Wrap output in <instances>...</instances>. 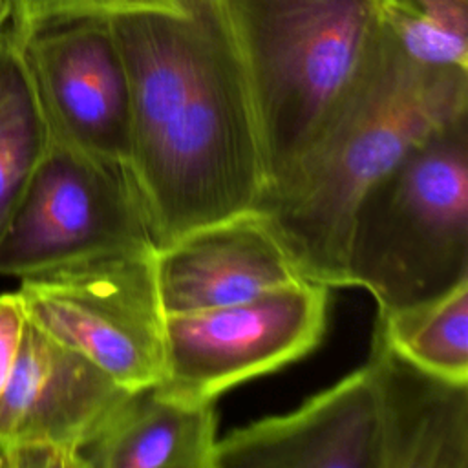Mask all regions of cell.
Wrapping results in <instances>:
<instances>
[{
	"label": "cell",
	"mask_w": 468,
	"mask_h": 468,
	"mask_svg": "<svg viewBox=\"0 0 468 468\" xmlns=\"http://www.w3.org/2000/svg\"><path fill=\"white\" fill-rule=\"evenodd\" d=\"M130 91L128 170L155 249L254 210L267 163L252 97L212 7L112 16Z\"/></svg>",
	"instance_id": "6da1fadb"
},
{
	"label": "cell",
	"mask_w": 468,
	"mask_h": 468,
	"mask_svg": "<svg viewBox=\"0 0 468 468\" xmlns=\"http://www.w3.org/2000/svg\"><path fill=\"white\" fill-rule=\"evenodd\" d=\"M466 115L468 69L419 66L384 27L254 210L303 278L347 287L346 243L356 201L413 146Z\"/></svg>",
	"instance_id": "7a4b0ae2"
},
{
	"label": "cell",
	"mask_w": 468,
	"mask_h": 468,
	"mask_svg": "<svg viewBox=\"0 0 468 468\" xmlns=\"http://www.w3.org/2000/svg\"><path fill=\"white\" fill-rule=\"evenodd\" d=\"M346 280L366 289L377 311L468 280V115L413 146L356 201Z\"/></svg>",
	"instance_id": "3957f363"
},
{
	"label": "cell",
	"mask_w": 468,
	"mask_h": 468,
	"mask_svg": "<svg viewBox=\"0 0 468 468\" xmlns=\"http://www.w3.org/2000/svg\"><path fill=\"white\" fill-rule=\"evenodd\" d=\"M256 110L267 183L298 154L382 35L377 0H210Z\"/></svg>",
	"instance_id": "277c9868"
},
{
	"label": "cell",
	"mask_w": 468,
	"mask_h": 468,
	"mask_svg": "<svg viewBox=\"0 0 468 468\" xmlns=\"http://www.w3.org/2000/svg\"><path fill=\"white\" fill-rule=\"evenodd\" d=\"M26 318L79 351L126 389L165 371V311L155 249H124L20 280Z\"/></svg>",
	"instance_id": "5b68a950"
},
{
	"label": "cell",
	"mask_w": 468,
	"mask_h": 468,
	"mask_svg": "<svg viewBox=\"0 0 468 468\" xmlns=\"http://www.w3.org/2000/svg\"><path fill=\"white\" fill-rule=\"evenodd\" d=\"M124 249H155L128 166L49 141L0 236V274L24 280Z\"/></svg>",
	"instance_id": "8992f818"
},
{
	"label": "cell",
	"mask_w": 468,
	"mask_h": 468,
	"mask_svg": "<svg viewBox=\"0 0 468 468\" xmlns=\"http://www.w3.org/2000/svg\"><path fill=\"white\" fill-rule=\"evenodd\" d=\"M327 305L329 287L303 278L238 303L165 314V371L155 388L174 399L214 402L313 351Z\"/></svg>",
	"instance_id": "52a82bcc"
},
{
	"label": "cell",
	"mask_w": 468,
	"mask_h": 468,
	"mask_svg": "<svg viewBox=\"0 0 468 468\" xmlns=\"http://www.w3.org/2000/svg\"><path fill=\"white\" fill-rule=\"evenodd\" d=\"M18 40L49 141L128 166L130 91L110 18L62 20Z\"/></svg>",
	"instance_id": "ba28073f"
},
{
	"label": "cell",
	"mask_w": 468,
	"mask_h": 468,
	"mask_svg": "<svg viewBox=\"0 0 468 468\" xmlns=\"http://www.w3.org/2000/svg\"><path fill=\"white\" fill-rule=\"evenodd\" d=\"M212 468H382L367 366L305 400L218 439Z\"/></svg>",
	"instance_id": "9c48e42d"
},
{
	"label": "cell",
	"mask_w": 468,
	"mask_h": 468,
	"mask_svg": "<svg viewBox=\"0 0 468 468\" xmlns=\"http://www.w3.org/2000/svg\"><path fill=\"white\" fill-rule=\"evenodd\" d=\"M126 391L95 362L26 318L13 371L0 391V444H48L79 457Z\"/></svg>",
	"instance_id": "30bf717a"
},
{
	"label": "cell",
	"mask_w": 468,
	"mask_h": 468,
	"mask_svg": "<svg viewBox=\"0 0 468 468\" xmlns=\"http://www.w3.org/2000/svg\"><path fill=\"white\" fill-rule=\"evenodd\" d=\"M155 278L165 314L223 307L303 280L256 210L201 225L157 249Z\"/></svg>",
	"instance_id": "8fae6325"
},
{
	"label": "cell",
	"mask_w": 468,
	"mask_h": 468,
	"mask_svg": "<svg viewBox=\"0 0 468 468\" xmlns=\"http://www.w3.org/2000/svg\"><path fill=\"white\" fill-rule=\"evenodd\" d=\"M382 444V468H468V382L431 373L375 329L366 360Z\"/></svg>",
	"instance_id": "7c38bea8"
},
{
	"label": "cell",
	"mask_w": 468,
	"mask_h": 468,
	"mask_svg": "<svg viewBox=\"0 0 468 468\" xmlns=\"http://www.w3.org/2000/svg\"><path fill=\"white\" fill-rule=\"evenodd\" d=\"M214 402L161 393L155 384L128 389L79 448L82 468H212Z\"/></svg>",
	"instance_id": "4fadbf2b"
},
{
	"label": "cell",
	"mask_w": 468,
	"mask_h": 468,
	"mask_svg": "<svg viewBox=\"0 0 468 468\" xmlns=\"http://www.w3.org/2000/svg\"><path fill=\"white\" fill-rule=\"evenodd\" d=\"M49 144L20 40L0 29V236Z\"/></svg>",
	"instance_id": "5bb4252c"
},
{
	"label": "cell",
	"mask_w": 468,
	"mask_h": 468,
	"mask_svg": "<svg viewBox=\"0 0 468 468\" xmlns=\"http://www.w3.org/2000/svg\"><path fill=\"white\" fill-rule=\"evenodd\" d=\"M375 329L413 364L468 382V280L391 311H377Z\"/></svg>",
	"instance_id": "9a60e30c"
},
{
	"label": "cell",
	"mask_w": 468,
	"mask_h": 468,
	"mask_svg": "<svg viewBox=\"0 0 468 468\" xmlns=\"http://www.w3.org/2000/svg\"><path fill=\"white\" fill-rule=\"evenodd\" d=\"M382 26L419 66L468 69V0H377Z\"/></svg>",
	"instance_id": "2e32d148"
},
{
	"label": "cell",
	"mask_w": 468,
	"mask_h": 468,
	"mask_svg": "<svg viewBox=\"0 0 468 468\" xmlns=\"http://www.w3.org/2000/svg\"><path fill=\"white\" fill-rule=\"evenodd\" d=\"M208 4L210 0H11L9 26L22 37L48 24L86 16L112 18L130 13L196 16Z\"/></svg>",
	"instance_id": "e0dca14e"
},
{
	"label": "cell",
	"mask_w": 468,
	"mask_h": 468,
	"mask_svg": "<svg viewBox=\"0 0 468 468\" xmlns=\"http://www.w3.org/2000/svg\"><path fill=\"white\" fill-rule=\"evenodd\" d=\"M24 322L26 316L15 292L0 294V391L13 371Z\"/></svg>",
	"instance_id": "ac0fdd59"
},
{
	"label": "cell",
	"mask_w": 468,
	"mask_h": 468,
	"mask_svg": "<svg viewBox=\"0 0 468 468\" xmlns=\"http://www.w3.org/2000/svg\"><path fill=\"white\" fill-rule=\"evenodd\" d=\"M11 15V0H0V29L7 24Z\"/></svg>",
	"instance_id": "d6986e66"
},
{
	"label": "cell",
	"mask_w": 468,
	"mask_h": 468,
	"mask_svg": "<svg viewBox=\"0 0 468 468\" xmlns=\"http://www.w3.org/2000/svg\"><path fill=\"white\" fill-rule=\"evenodd\" d=\"M2 464H4V446L0 444V468H2Z\"/></svg>",
	"instance_id": "ffe728a7"
}]
</instances>
